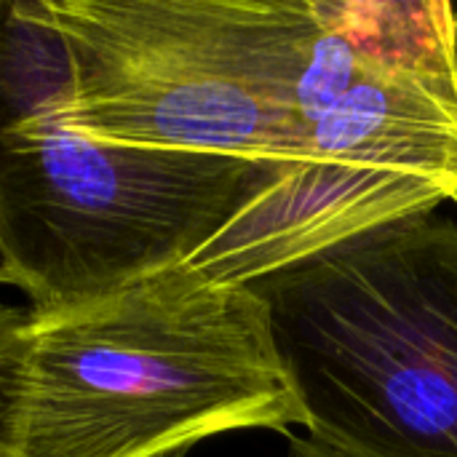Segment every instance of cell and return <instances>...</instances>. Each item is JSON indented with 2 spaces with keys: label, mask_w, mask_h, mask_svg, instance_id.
Here are the masks:
<instances>
[{
  "label": "cell",
  "mask_w": 457,
  "mask_h": 457,
  "mask_svg": "<svg viewBox=\"0 0 457 457\" xmlns=\"http://www.w3.org/2000/svg\"><path fill=\"white\" fill-rule=\"evenodd\" d=\"M29 311L0 303V457H11L21 335Z\"/></svg>",
  "instance_id": "obj_6"
},
{
  "label": "cell",
  "mask_w": 457,
  "mask_h": 457,
  "mask_svg": "<svg viewBox=\"0 0 457 457\" xmlns=\"http://www.w3.org/2000/svg\"><path fill=\"white\" fill-rule=\"evenodd\" d=\"M287 457H329L327 453H321L316 445H311L303 436H289V453Z\"/></svg>",
  "instance_id": "obj_7"
},
{
  "label": "cell",
  "mask_w": 457,
  "mask_h": 457,
  "mask_svg": "<svg viewBox=\"0 0 457 457\" xmlns=\"http://www.w3.org/2000/svg\"><path fill=\"white\" fill-rule=\"evenodd\" d=\"M329 457H457V222L436 209L249 284Z\"/></svg>",
  "instance_id": "obj_2"
},
{
  "label": "cell",
  "mask_w": 457,
  "mask_h": 457,
  "mask_svg": "<svg viewBox=\"0 0 457 457\" xmlns=\"http://www.w3.org/2000/svg\"><path fill=\"white\" fill-rule=\"evenodd\" d=\"M308 415L265 303L187 262L62 311H29L11 457H169Z\"/></svg>",
  "instance_id": "obj_1"
},
{
  "label": "cell",
  "mask_w": 457,
  "mask_h": 457,
  "mask_svg": "<svg viewBox=\"0 0 457 457\" xmlns=\"http://www.w3.org/2000/svg\"><path fill=\"white\" fill-rule=\"evenodd\" d=\"M187 455V453H177V455H169V457H185Z\"/></svg>",
  "instance_id": "obj_10"
},
{
  "label": "cell",
  "mask_w": 457,
  "mask_h": 457,
  "mask_svg": "<svg viewBox=\"0 0 457 457\" xmlns=\"http://www.w3.org/2000/svg\"><path fill=\"white\" fill-rule=\"evenodd\" d=\"M0 284H3V254H0Z\"/></svg>",
  "instance_id": "obj_9"
},
{
  "label": "cell",
  "mask_w": 457,
  "mask_h": 457,
  "mask_svg": "<svg viewBox=\"0 0 457 457\" xmlns=\"http://www.w3.org/2000/svg\"><path fill=\"white\" fill-rule=\"evenodd\" d=\"M450 54H453V72L457 86V5H453V21H450Z\"/></svg>",
  "instance_id": "obj_8"
},
{
  "label": "cell",
  "mask_w": 457,
  "mask_h": 457,
  "mask_svg": "<svg viewBox=\"0 0 457 457\" xmlns=\"http://www.w3.org/2000/svg\"><path fill=\"white\" fill-rule=\"evenodd\" d=\"M75 75L64 123L96 139L303 158L316 0H48Z\"/></svg>",
  "instance_id": "obj_5"
},
{
  "label": "cell",
  "mask_w": 457,
  "mask_h": 457,
  "mask_svg": "<svg viewBox=\"0 0 457 457\" xmlns=\"http://www.w3.org/2000/svg\"><path fill=\"white\" fill-rule=\"evenodd\" d=\"M75 75L0 104L3 284L62 311L190 262L284 166L145 147L64 123Z\"/></svg>",
  "instance_id": "obj_3"
},
{
  "label": "cell",
  "mask_w": 457,
  "mask_h": 457,
  "mask_svg": "<svg viewBox=\"0 0 457 457\" xmlns=\"http://www.w3.org/2000/svg\"><path fill=\"white\" fill-rule=\"evenodd\" d=\"M364 62L305 120L303 158L187 265L249 287L359 233L457 201L453 5L343 0Z\"/></svg>",
  "instance_id": "obj_4"
}]
</instances>
